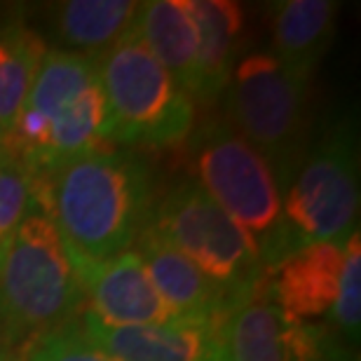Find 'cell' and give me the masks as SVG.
Instances as JSON below:
<instances>
[{
    "mask_svg": "<svg viewBox=\"0 0 361 361\" xmlns=\"http://www.w3.org/2000/svg\"><path fill=\"white\" fill-rule=\"evenodd\" d=\"M49 212L75 274L134 247L153 214V178L127 150H97L47 176Z\"/></svg>",
    "mask_w": 361,
    "mask_h": 361,
    "instance_id": "cell-1",
    "label": "cell"
},
{
    "mask_svg": "<svg viewBox=\"0 0 361 361\" xmlns=\"http://www.w3.org/2000/svg\"><path fill=\"white\" fill-rule=\"evenodd\" d=\"M82 300L80 279L49 212L47 178L38 176L33 207L0 254V334L17 343L68 326Z\"/></svg>",
    "mask_w": 361,
    "mask_h": 361,
    "instance_id": "cell-2",
    "label": "cell"
},
{
    "mask_svg": "<svg viewBox=\"0 0 361 361\" xmlns=\"http://www.w3.org/2000/svg\"><path fill=\"white\" fill-rule=\"evenodd\" d=\"M108 106V143L169 148L195 129V101L180 90L132 28L97 59Z\"/></svg>",
    "mask_w": 361,
    "mask_h": 361,
    "instance_id": "cell-3",
    "label": "cell"
},
{
    "mask_svg": "<svg viewBox=\"0 0 361 361\" xmlns=\"http://www.w3.org/2000/svg\"><path fill=\"white\" fill-rule=\"evenodd\" d=\"M359 216V153L350 125L334 129L312 150L281 195V221L263 251L265 274L274 263L310 244L345 240Z\"/></svg>",
    "mask_w": 361,
    "mask_h": 361,
    "instance_id": "cell-4",
    "label": "cell"
},
{
    "mask_svg": "<svg viewBox=\"0 0 361 361\" xmlns=\"http://www.w3.org/2000/svg\"><path fill=\"white\" fill-rule=\"evenodd\" d=\"M146 230L242 305L263 288L265 268L256 244L195 180H183L153 207Z\"/></svg>",
    "mask_w": 361,
    "mask_h": 361,
    "instance_id": "cell-5",
    "label": "cell"
},
{
    "mask_svg": "<svg viewBox=\"0 0 361 361\" xmlns=\"http://www.w3.org/2000/svg\"><path fill=\"white\" fill-rule=\"evenodd\" d=\"M223 94L228 125L268 160L277 183L288 180L305 141L310 80L272 52H254L235 63Z\"/></svg>",
    "mask_w": 361,
    "mask_h": 361,
    "instance_id": "cell-6",
    "label": "cell"
},
{
    "mask_svg": "<svg viewBox=\"0 0 361 361\" xmlns=\"http://www.w3.org/2000/svg\"><path fill=\"white\" fill-rule=\"evenodd\" d=\"M197 183L263 251L281 221V190L268 160L228 122L212 120L192 139Z\"/></svg>",
    "mask_w": 361,
    "mask_h": 361,
    "instance_id": "cell-7",
    "label": "cell"
},
{
    "mask_svg": "<svg viewBox=\"0 0 361 361\" xmlns=\"http://www.w3.org/2000/svg\"><path fill=\"white\" fill-rule=\"evenodd\" d=\"M226 361H336L329 331L298 322L270 300H249L223 324Z\"/></svg>",
    "mask_w": 361,
    "mask_h": 361,
    "instance_id": "cell-8",
    "label": "cell"
},
{
    "mask_svg": "<svg viewBox=\"0 0 361 361\" xmlns=\"http://www.w3.org/2000/svg\"><path fill=\"white\" fill-rule=\"evenodd\" d=\"M348 249L350 237H345L310 244L281 258L265 274V300L298 322L329 319L341 293Z\"/></svg>",
    "mask_w": 361,
    "mask_h": 361,
    "instance_id": "cell-9",
    "label": "cell"
},
{
    "mask_svg": "<svg viewBox=\"0 0 361 361\" xmlns=\"http://www.w3.org/2000/svg\"><path fill=\"white\" fill-rule=\"evenodd\" d=\"M223 324L174 319L160 326H106L85 310L82 329L120 361H226Z\"/></svg>",
    "mask_w": 361,
    "mask_h": 361,
    "instance_id": "cell-10",
    "label": "cell"
},
{
    "mask_svg": "<svg viewBox=\"0 0 361 361\" xmlns=\"http://www.w3.org/2000/svg\"><path fill=\"white\" fill-rule=\"evenodd\" d=\"M92 312L106 326H160L174 322L134 249L78 272Z\"/></svg>",
    "mask_w": 361,
    "mask_h": 361,
    "instance_id": "cell-11",
    "label": "cell"
},
{
    "mask_svg": "<svg viewBox=\"0 0 361 361\" xmlns=\"http://www.w3.org/2000/svg\"><path fill=\"white\" fill-rule=\"evenodd\" d=\"M132 249L141 256L157 293L176 319L226 322L237 307H242L240 300L214 284L183 254L171 249L150 230H143Z\"/></svg>",
    "mask_w": 361,
    "mask_h": 361,
    "instance_id": "cell-12",
    "label": "cell"
},
{
    "mask_svg": "<svg viewBox=\"0 0 361 361\" xmlns=\"http://www.w3.org/2000/svg\"><path fill=\"white\" fill-rule=\"evenodd\" d=\"M132 31L180 90L197 99L200 35L190 0H150L139 5Z\"/></svg>",
    "mask_w": 361,
    "mask_h": 361,
    "instance_id": "cell-13",
    "label": "cell"
},
{
    "mask_svg": "<svg viewBox=\"0 0 361 361\" xmlns=\"http://www.w3.org/2000/svg\"><path fill=\"white\" fill-rule=\"evenodd\" d=\"M338 5L331 0H284L272 12V54L310 80L336 35Z\"/></svg>",
    "mask_w": 361,
    "mask_h": 361,
    "instance_id": "cell-14",
    "label": "cell"
},
{
    "mask_svg": "<svg viewBox=\"0 0 361 361\" xmlns=\"http://www.w3.org/2000/svg\"><path fill=\"white\" fill-rule=\"evenodd\" d=\"M190 10L200 35V90L195 101L214 104L226 92L237 63L244 14L230 0H190Z\"/></svg>",
    "mask_w": 361,
    "mask_h": 361,
    "instance_id": "cell-15",
    "label": "cell"
},
{
    "mask_svg": "<svg viewBox=\"0 0 361 361\" xmlns=\"http://www.w3.org/2000/svg\"><path fill=\"white\" fill-rule=\"evenodd\" d=\"M141 3L132 0H68L54 5V31L68 52L99 59L129 28Z\"/></svg>",
    "mask_w": 361,
    "mask_h": 361,
    "instance_id": "cell-16",
    "label": "cell"
},
{
    "mask_svg": "<svg viewBox=\"0 0 361 361\" xmlns=\"http://www.w3.org/2000/svg\"><path fill=\"white\" fill-rule=\"evenodd\" d=\"M45 52V42L33 28L19 21L0 24V143L17 122Z\"/></svg>",
    "mask_w": 361,
    "mask_h": 361,
    "instance_id": "cell-17",
    "label": "cell"
},
{
    "mask_svg": "<svg viewBox=\"0 0 361 361\" xmlns=\"http://www.w3.org/2000/svg\"><path fill=\"white\" fill-rule=\"evenodd\" d=\"M38 176L0 146V254L35 202Z\"/></svg>",
    "mask_w": 361,
    "mask_h": 361,
    "instance_id": "cell-18",
    "label": "cell"
},
{
    "mask_svg": "<svg viewBox=\"0 0 361 361\" xmlns=\"http://www.w3.org/2000/svg\"><path fill=\"white\" fill-rule=\"evenodd\" d=\"M26 361H120L80 326H61L33 338Z\"/></svg>",
    "mask_w": 361,
    "mask_h": 361,
    "instance_id": "cell-19",
    "label": "cell"
},
{
    "mask_svg": "<svg viewBox=\"0 0 361 361\" xmlns=\"http://www.w3.org/2000/svg\"><path fill=\"white\" fill-rule=\"evenodd\" d=\"M336 324V329H341L350 341L359 338L361 326V240L359 233L350 235V249H348V261H345L343 281H341V293H338L336 307L329 317Z\"/></svg>",
    "mask_w": 361,
    "mask_h": 361,
    "instance_id": "cell-20",
    "label": "cell"
},
{
    "mask_svg": "<svg viewBox=\"0 0 361 361\" xmlns=\"http://www.w3.org/2000/svg\"><path fill=\"white\" fill-rule=\"evenodd\" d=\"M0 361H12V359H7V357H0Z\"/></svg>",
    "mask_w": 361,
    "mask_h": 361,
    "instance_id": "cell-21",
    "label": "cell"
}]
</instances>
